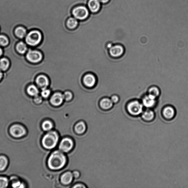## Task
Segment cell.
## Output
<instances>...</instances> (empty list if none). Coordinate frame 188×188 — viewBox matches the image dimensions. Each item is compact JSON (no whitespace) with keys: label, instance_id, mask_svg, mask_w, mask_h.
Instances as JSON below:
<instances>
[{"label":"cell","instance_id":"obj_1","mask_svg":"<svg viewBox=\"0 0 188 188\" xmlns=\"http://www.w3.org/2000/svg\"><path fill=\"white\" fill-rule=\"evenodd\" d=\"M66 163L65 155L61 151H53L48 158V167L53 170H58L63 167Z\"/></svg>","mask_w":188,"mask_h":188},{"label":"cell","instance_id":"obj_2","mask_svg":"<svg viewBox=\"0 0 188 188\" xmlns=\"http://www.w3.org/2000/svg\"><path fill=\"white\" fill-rule=\"evenodd\" d=\"M59 137V135L56 131H50L46 133L42 138V145L46 149H53L57 145Z\"/></svg>","mask_w":188,"mask_h":188},{"label":"cell","instance_id":"obj_3","mask_svg":"<svg viewBox=\"0 0 188 188\" xmlns=\"http://www.w3.org/2000/svg\"><path fill=\"white\" fill-rule=\"evenodd\" d=\"M142 103L138 100L131 101L127 103L126 111L128 114L132 117H138L141 116L144 111Z\"/></svg>","mask_w":188,"mask_h":188},{"label":"cell","instance_id":"obj_4","mask_svg":"<svg viewBox=\"0 0 188 188\" xmlns=\"http://www.w3.org/2000/svg\"><path fill=\"white\" fill-rule=\"evenodd\" d=\"M90 13L87 6L84 5L76 6L72 10L73 17L78 21H84L87 19L89 16Z\"/></svg>","mask_w":188,"mask_h":188},{"label":"cell","instance_id":"obj_5","mask_svg":"<svg viewBox=\"0 0 188 188\" xmlns=\"http://www.w3.org/2000/svg\"><path fill=\"white\" fill-rule=\"evenodd\" d=\"M43 38L42 33L39 30H35L28 34L25 40L27 43L31 46H35L39 44Z\"/></svg>","mask_w":188,"mask_h":188},{"label":"cell","instance_id":"obj_6","mask_svg":"<svg viewBox=\"0 0 188 188\" xmlns=\"http://www.w3.org/2000/svg\"><path fill=\"white\" fill-rule=\"evenodd\" d=\"M9 132L10 135L15 138H20L27 134V131L23 125L16 124L10 127Z\"/></svg>","mask_w":188,"mask_h":188},{"label":"cell","instance_id":"obj_7","mask_svg":"<svg viewBox=\"0 0 188 188\" xmlns=\"http://www.w3.org/2000/svg\"><path fill=\"white\" fill-rule=\"evenodd\" d=\"M175 109L171 106H167L162 110L161 115L164 120L167 121H172L176 116Z\"/></svg>","mask_w":188,"mask_h":188},{"label":"cell","instance_id":"obj_8","mask_svg":"<svg viewBox=\"0 0 188 188\" xmlns=\"http://www.w3.org/2000/svg\"><path fill=\"white\" fill-rule=\"evenodd\" d=\"M82 81L84 85L86 87L92 88L95 86L97 79L94 74L91 73H88L83 77Z\"/></svg>","mask_w":188,"mask_h":188},{"label":"cell","instance_id":"obj_9","mask_svg":"<svg viewBox=\"0 0 188 188\" xmlns=\"http://www.w3.org/2000/svg\"><path fill=\"white\" fill-rule=\"evenodd\" d=\"M109 53L112 57L118 58L121 57L124 53V47L121 44H117L113 45L109 49Z\"/></svg>","mask_w":188,"mask_h":188},{"label":"cell","instance_id":"obj_10","mask_svg":"<svg viewBox=\"0 0 188 188\" xmlns=\"http://www.w3.org/2000/svg\"><path fill=\"white\" fill-rule=\"evenodd\" d=\"M64 99L63 94L60 92L54 93L50 97V104L54 107H58L63 104Z\"/></svg>","mask_w":188,"mask_h":188},{"label":"cell","instance_id":"obj_11","mask_svg":"<svg viewBox=\"0 0 188 188\" xmlns=\"http://www.w3.org/2000/svg\"><path fill=\"white\" fill-rule=\"evenodd\" d=\"M74 143L71 139L65 138L62 139L60 143L59 148L64 153H67L71 150L73 147Z\"/></svg>","mask_w":188,"mask_h":188},{"label":"cell","instance_id":"obj_12","mask_svg":"<svg viewBox=\"0 0 188 188\" xmlns=\"http://www.w3.org/2000/svg\"><path fill=\"white\" fill-rule=\"evenodd\" d=\"M28 60L34 63H38L41 61L43 58V55L41 52L37 50H29L27 54Z\"/></svg>","mask_w":188,"mask_h":188},{"label":"cell","instance_id":"obj_13","mask_svg":"<svg viewBox=\"0 0 188 188\" xmlns=\"http://www.w3.org/2000/svg\"><path fill=\"white\" fill-rule=\"evenodd\" d=\"M141 119L145 122H152L155 120L156 115L152 109H147L143 111L141 116Z\"/></svg>","mask_w":188,"mask_h":188},{"label":"cell","instance_id":"obj_14","mask_svg":"<svg viewBox=\"0 0 188 188\" xmlns=\"http://www.w3.org/2000/svg\"><path fill=\"white\" fill-rule=\"evenodd\" d=\"M142 103L146 108L152 109L156 106L157 99L148 94L143 98Z\"/></svg>","mask_w":188,"mask_h":188},{"label":"cell","instance_id":"obj_15","mask_svg":"<svg viewBox=\"0 0 188 188\" xmlns=\"http://www.w3.org/2000/svg\"><path fill=\"white\" fill-rule=\"evenodd\" d=\"M36 83L41 90L48 88L50 85V80L48 77L44 75H40L37 77Z\"/></svg>","mask_w":188,"mask_h":188},{"label":"cell","instance_id":"obj_16","mask_svg":"<svg viewBox=\"0 0 188 188\" xmlns=\"http://www.w3.org/2000/svg\"><path fill=\"white\" fill-rule=\"evenodd\" d=\"M102 3L99 0H89L87 7L91 13H96L101 9Z\"/></svg>","mask_w":188,"mask_h":188},{"label":"cell","instance_id":"obj_17","mask_svg":"<svg viewBox=\"0 0 188 188\" xmlns=\"http://www.w3.org/2000/svg\"><path fill=\"white\" fill-rule=\"evenodd\" d=\"M99 104L100 108L105 110H110L114 105L110 98H105L101 99Z\"/></svg>","mask_w":188,"mask_h":188},{"label":"cell","instance_id":"obj_18","mask_svg":"<svg viewBox=\"0 0 188 188\" xmlns=\"http://www.w3.org/2000/svg\"><path fill=\"white\" fill-rule=\"evenodd\" d=\"M79 21L73 16L69 17L66 22V27L70 30L76 29L78 27Z\"/></svg>","mask_w":188,"mask_h":188},{"label":"cell","instance_id":"obj_19","mask_svg":"<svg viewBox=\"0 0 188 188\" xmlns=\"http://www.w3.org/2000/svg\"><path fill=\"white\" fill-rule=\"evenodd\" d=\"M73 177L72 173L70 172H67L62 175L61 177V181L63 184L68 185L71 182Z\"/></svg>","mask_w":188,"mask_h":188},{"label":"cell","instance_id":"obj_20","mask_svg":"<svg viewBox=\"0 0 188 188\" xmlns=\"http://www.w3.org/2000/svg\"><path fill=\"white\" fill-rule=\"evenodd\" d=\"M9 164V161L5 155H0V171H5Z\"/></svg>","mask_w":188,"mask_h":188},{"label":"cell","instance_id":"obj_21","mask_svg":"<svg viewBox=\"0 0 188 188\" xmlns=\"http://www.w3.org/2000/svg\"><path fill=\"white\" fill-rule=\"evenodd\" d=\"M148 94L157 99L160 95V91L157 87L153 86L149 89Z\"/></svg>","mask_w":188,"mask_h":188},{"label":"cell","instance_id":"obj_22","mask_svg":"<svg viewBox=\"0 0 188 188\" xmlns=\"http://www.w3.org/2000/svg\"><path fill=\"white\" fill-rule=\"evenodd\" d=\"M75 129L76 132L78 134H82L86 131V124L83 121H81L76 125Z\"/></svg>","mask_w":188,"mask_h":188},{"label":"cell","instance_id":"obj_23","mask_svg":"<svg viewBox=\"0 0 188 188\" xmlns=\"http://www.w3.org/2000/svg\"><path fill=\"white\" fill-rule=\"evenodd\" d=\"M27 91L28 94L30 96L34 97L38 95L39 93V90L38 88L34 85H31L28 87Z\"/></svg>","mask_w":188,"mask_h":188},{"label":"cell","instance_id":"obj_24","mask_svg":"<svg viewBox=\"0 0 188 188\" xmlns=\"http://www.w3.org/2000/svg\"><path fill=\"white\" fill-rule=\"evenodd\" d=\"M53 124L52 122L49 120H46L42 123V128L45 131H49L53 128Z\"/></svg>","mask_w":188,"mask_h":188},{"label":"cell","instance_id":"obj_25","mask_svg":"<svg viewBox=\"0 0 188 188\" xmlns=\"http://www.w3.org/2000/svg\"><path fill=\"white\" fill-rule=\"evenodd\" d=\"M26 32L25 28L21 27L16 28L15 31L16 35L20 38H24L26 35Z\"/></svg>","mask_w":188,"mask_h":188},{"label":"cell","instance_id":"obj_26","mask_svg":"<svg viewBox=\"0 0 188 188\" xmlns=\"http://www.w3.org/2000/svg\"><path fill=\"white\" fill-rule=\"evenodd\" d=\"M9 66V62L7 58H2L0 60V69L5 71Z\"/></svg>","mask_w":188,"mask_h":188},{"label":"cell","instance_id":"obj_27","mask_svg":"<svg viewBox=\"0 0 188 188\" xmlns=\"http://www.w3.org/2000/svg\"><path fill=\"white\" fill-rule=\"evenodd\" d=\"M17 50L20 53L24 54L27 51V47L26 44L23 42H20L17 44Z\"/></svg>","mask_w":188,"mask_h":188},{"label":"cell","instance_id":"obj_28","mask_svg":"<svg viewBox=\"0 0 188 188\" xmlns=\"http://www.w3.org/2000/svg\"><path fill=\"white\" fill-rule=\"evenodd\" d=\"M9 184V181L7 177H0V188L7 187Z\"/></svg>","mask_w":188,"mask_h":188},{"label":"cell","instance_id":"obj_29","mask_svg":"<svg viewBox=\"0 0 188 188\" xmlns=\"http://www.w3.org/2000/svg\"><path fill=\"white\" fill-rule=\"evenodd\" d=\"M64 100L66 102H69L73 98V94L69 90H66L63 94Z\"/></svg>","mask_w":188,"mask_h":188},{"label":"cell","instance_id":"obj_30","mask_svg":"<svg viewBox=\"0 0 188 188\" xmlns=\"http://www.w3.org/2000/svg\"><path fill=\"white\" fill-rule=\"evenodd\" d=\"M41 95L42 98L44 99L48 98L52 95L51 90L49 89H44L42 90Z\"/></svg>","mask_w":188,"mask_h":188},{"label":"cell","instance_id":"obj_31","mask_svg":"<svg viewBox=\"0 0 188 188\" xmlns=\"http://www.w3.org/2000/svg\"><path fill=\"white\" fill-rule=\"evenodd\" d=\"M9 43V40L5 36L0 35V45L2 46L7 45Z\"/></svg>","mask_w":188,"mask_h":188},{"label":"cell","instance_id":"obj_32","mask_svg":"<svg viewBox=\"0 0 188 188\" xmlns=\"http://www.w3.org/2000/svg\"><path fill=\"white\" fill-rule=\"evenodd\" d=\"M111 100L114 104H117L120 101V97L117 94H114L111 96L110 98Z\"/></svg>","mask_w":188,"mask_h":188},{"label":"cell","instance_id":"obj_33","mask_svg":"<svg viewBox=\"0 0 188 188\" xmlns=\"http://www.w3.org/2000/svg\"><path fill=\"white\" fill-rule=\"evenodd\" d=\"M42 98V97L38 95L35 96L34 99V102L37 104L41 103L43 101Z\"/></svg>","mask_w":188,"mask_h":188},{"label":"cell","instance_id":"obj_34","mask_svg":"<svg viewBox=\"0 0 188 188\" xmlns=\"http://www.w3.org/2000/svg\"><path fill=\"white\" fill-rule=\"evenodd\" d=\"M12 186H13V187H22L21 186V185H22L21 183H20V181H14L13 184L12 185Z\"/></svg>","mask_w":188,"mask_h":188},{"label":"cell","instance_id":"obj_35","mask_svg":"<svg viewBox=\"0 0 188 188\" xmlns=\"http://www.w3.org/2000/svg\"><path fill=\"white\" fill-rule=\"evenodd\" d=\"M115 45L114 43L112 42H109L107 43L106 44V48H108V49H110V48L112 47L113 45Z\"/></svg>","mask_w":188,"mask_h":188},{"label":"cell","instance_id":"obj_36","mask_svg":"<svg viewBox=\"0 0 188 188\" xmlns=\"http://www.w3.org/2000/svg\"><path fill=\"white\" fill-rule=\"evenodd\" d=\"M73 188H86V186L82 184H76L73 187Z\"/></svg>","mask_w":188,"mask_h":188},{"label":"cell","instance_id":"obj_37","mask_svg":"<svg viewBox=\"0 0 188 188\" xmlns=\"http://www.w3.org/2000/svg\"><path fill=\"white\" fill-rule=\"evenodd\" d=\"M73 177L76 178H77L79 177L80 175V173L78 172L77 171H75L73 173Z\"/></svg>","mask_w":188,"mask_h":188},{"label":"cell","instance_id":"obj_38","mask_svg":"<svg viewBox=\"0 0 188 188\" xmlns=\"http://www.w3.org/2000/svg\"><path fill=\"white\" fill-rule=\"evenodd\" d=\"M111 0H99L101 3L103 4L108 3Z\"/></svg>","mask_w":188,"mask_h":188},{"label":"cell","instance_id":"obj_39","mask_svg":"<svg viewBox=\"0 0 188 188\" xmlns=\"http://www.w3.org/2000/svg\"><path fill=\"white\" fill-rule=\"evenodd\" d=\"M2 77V73L0 71V80H1Z\"/></svg>","mask_w":188,"mask_h":188},{"label":"cell","instance_id":"obj_40","mask_svg":"<svg viewBox=\"0 0 188 188\" xmlns=\"http://www.w3.org/2000/svg\"><path fill=\"white\" fill-rule=\"evenodd\" d=\"M2 54V50L1 48H0V56H1Z\"/></svg>","mask_w":188,"mask_h":188}]
</instances>
